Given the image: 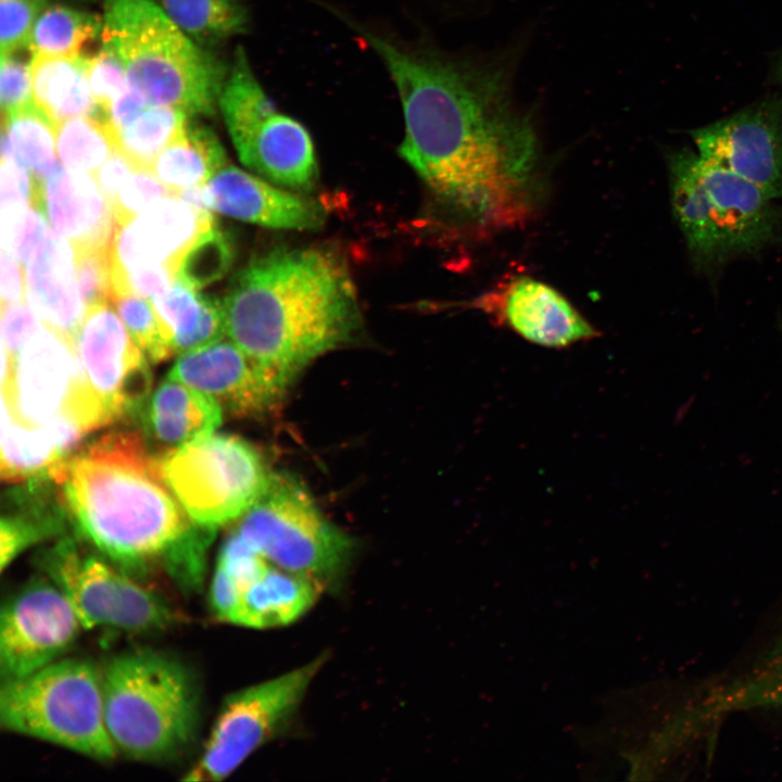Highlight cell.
Returning <instances> with one entry per match:
<instances>
[{
	"label": "cell",
	"mask_w": 782,
	"mask_h": 782,
	"mask_svg": "<svg viewBox=\"0 0 782 782\" xmlns=\"http://www.w3.org/2000/svg\"><path fill=\"white\" fill-rule=\"evenodd\" d=\"M216 223L212 211L176 197L155 202L123 226L112 241L114 276L149 266L167 267L175 276L200 234Z\"/></svg>",
	"instance_id": "obj_18"
},
{
	"label": "cell",
	"mask_w": 782,
	"mask_h": 782,
	"mask_svg": "<svg viewBox=\"0 0 782 782\" xmlns=\"http://www.w3.org/2000/svg\"><path fill=\"white\" fill-rule=\"evenodd\" d=\"M759 708L782 709V635L749 670L690 703L673 722L690 740L730 712Z\"/></svg>",
	"instance_id": "obj_25"
},
{
	"label": "cell",
	"mask_w": 782,
	"mask_h": 782,
	"mask_svg": "<svg viewBox=\"0 0 782 782\" xmlns=\"http://www.w3.org/2000/svg\"><path fill=\"white\" fill-rule=\"evenodd\" d=\"M27 300L49 329L75 343L85 315L78 291L71 244L49 228L25 265Z\"/></svg>",
	"instance_id": "obj_24"
},
{
	"label": "cell",
	"mask_w": 782,
	"mask_h": 782,
	"mask_svg": "<svg viewBox=\"0 0 782 782\" xmlns=\"http://www.w3.org/2000/svg\"><path fill=\"white\" fill-rule=\"evenodd\" d=\"M77 535L135 577L163 569L193 520L138 431H114L56 470Z\"/></svg>",
	"instance_id": "obj_3"
},
{
	"label": "cell",
	"mask_w": 782,
	"mask_h": 782,
	"mask_svg": "<svg viewBox=\"0 0 782 782\" xmlns=\"http://www.w3.org/2000/svg\"><path fill=\"white\" fill-rule=\"evenodd\" d=\"M101 39L121 56L130 86L151 105L212 116L229 70L153 0H104Z\"/></svg>",
	"instance_id": "obj_6"
},
{
	"label": "cell",
	"mask_w": 782,
	"mask_h": 782,
	"mask_svg": "<svg viewBox=\"0 0 782 782\" xmlns=\"http://www.w3.org/2000/svg\"><path fill=\"white\" fill-rule=\"evenodd\" d=\"M25 267L11 254L1 252V306L27 301Z\"/></svg>",
	"instance_id": "obj_47"
},
{
	"label": "cell",
	"mask_w": 782,
	"mask_h": 782,
	"mask_svg": "<svg viewBox=\"0 0 782 782\" xmlns=\"http://www.w3.org/2000/svg\"><path fill=\"white\" fill-rule=\"evenodd\" d=\"M134 169L131 164L116 151L93 176L109 203Z\"/></svg>",
	"instance_id": "obj_49"
},
{
	"label": "cell",
	"mask_w": 782,
	"mask_h": 782,
	"mask_svg": "<svg viewBox=\"0 0 782 782\" xmlns=\"http://www.w3.org/2000/svg\"><path fill=\"white\" fill-rule=\"evenodd\" d=\"M103 29L99 15L65 5L47 7L39 15L29 41L31 54L74 56Z\"/></svg>",
	"instance_id": "obj_34"
},
{
	"label": "cell",
	"mask_w": 782,
	"mask_h": 782,
	"mask_svg": "<svg viewBox=\"0 0 782 782\" xmlns=\"http://www.w3.org/2000/svg\"><path fill=\"white\" fill-rule=\"evenodd\" d=\"M688 134L703 160L782 200V92Z\"/></svg>",
	"instance_id": "obj_16"
},
{
	"label": "cell",
	"mask_w": 782,
	"mask_h": 782,
	"mask_svg": "<svg viewBox=\"0 0 782 782\" xmlns=\"http://www.w3.org/2000/svg\"><path fill=\"white\" fill-rule=\"evenodd\" d=\"M37 565L65 595L84 629L109 627L146 633L163 630L176 620L157 594L114 564L83 552L67 534L43 550Z\"/></svg>",
	"instance_id": "obj_10"
},
{
	"label": "cell",
	"mask_w": 782,
	"mask_h": 782,
	"mask_svg": "<svg viewBox=\"0 0 782 782\" xmlns=\"http://www.w3.org/2000/svg\"><path fill=\"white\" fill-rule=\"evenodd\" d=\"M80 629L76 611L53 582L46 578L27 583L1 608V681L28 676L60 659Z\"/></svg>",
	"instance_id": "obj_15"
},
{
	"label": "cell",
	"mask_w": 782,
	"mask_h": 782,
	"mask_svg": "<svg viewBox=\"0 0 782 782\" xmlns=\"http://www.w3.org/2000/svg\"><path fill=\"white\" fill-rule=\"evenodd\" d=\"M1 153L11 155L34 180L43 181L59 165L56 124L35 102L2 114Z\"/></svg>",
	"instance_id": "obj_31"
},
{
	"label": "cell",
	"mask_w": 782,
	"mask_h": 782,
	"mask_svg": "<svg viewBox=\"0 0 782 782\" xmlns=\"http://www.w3.org/2000/svg\"><path fill=\"white\" fill-rule=\"evenodd\" d=\"M191 118L157 156L151 171L172 197L181 190L205 185L228 164L226 151L216 134Z\"/></svg>",
	"instance_id": "obj_30"
},
{
	"label": "cell",
	"mask_w": 782,
	"mask_h": 782,
	"mask_svg": "<svg viewBox=\"0 0 782 782\" xmlns=\"http://www.w3.org/2000/svg\"><path fill=\"white\" fill-rule=\"evenodd\" d=\"M34 102L30 62L17 59L15 53L1 54L0 105L2 114Z\"/></svg>",
	"instance_id": "obj_44"
},
{
	"label": "cell",
	"mask_w": 782,
	"mask_h": 782,
	"mask_svg": "<svg viewBox=\"0 0 782 782\" xmlns=\"http://www.w3.org/2000/svg\"><path fill=\"white\" fill-rule=\"evenodd\" d=\"M73 253L76 282L85 310L98 303L112 304L115 298L112 242Z\"/></svg>",
	"instance_id": "obj_38"
},
{
	"label": "cell",
	"mask_w": 782,
	"mask_h": 782,
	"mask_svg": "<svg viewBox=\"0 0 782 782\" xmlns=\"http://www.w3.org/2000/svg\"><path fill=\"white\" fill-rule=\"evenodd\" d=\"M157 459L190 518L216 529L242 517L272 475L250 443L230 434L213 433Z\"/></svg>",
	"instance_id": "obj_11"
},
{
	"label": "cell",
	"mask_w": 782,
	"mask_h": 782,
	"mask_svg": "<svg viewBox=\"0 0 782 782\" xmlns=\"http://www.w3.org/2000/svg\"><path fill=\"white\" fill-rule=\"evenodd\" d=\"M194 42L211 48L245 31L248 14L235 0H153Z\"/></svg>",
	"instance_id": "obj_33"
},
{
	"label": "cell",
	"mask_w": 782,
	"mask_h": 782,
	"mask_svg": "<svg viewBox=\"0 0 782 782\" xmlns=\"http://www.w3.org/2000/svg\"><path fill=\"white\" fill-rule=\"evenodd\" d=\"M216 566L226 572L242 594L270 564L236 531L224 542Z\"/></svg>",
	"instance_id": "obj_43"
},
{
	"label": "cell",
	"mask_w": 782,
	"mask_h": 782,
	"mask_svg": "<svg viewBox=\"0 0 782 782\" xmlns=\"http://www.w3.org/2000/svg\"><path fill=\"white\" fill-rule=\"evenodd\" d=\"M112 305L150 362L161 363L175 355L150 299L128 292L116 297Z\"/></svg>",
	"instance_id": "obj_37"
},
{
	"label": "cell",
	"mask_w": 782,
	"mask_h": 782,
	"mask_svg": "<svg viewBox=\"0 0 782 782\" xmlns=\"http://www.w3.org/2000/svg\"><path fill=\"white\" fill-rule=\"evenodd\" d=\"M219 109L242 164L275 185L300 191L316 185L318 167L308 131L276 109L256 77L234 80Z\"/></svg>",
	"instance_id": "obj_13"
},
{
	"label": "cell",
	"mask_w": 782,
	"mask_h": 782,
	"mask_svg": "<svg viewBox=\"0 0 782 782\" xmlns=\"http://www.w3.org/2000/svg\"><path fill=\"white\" fill-rule=\"evenodd\" d=\"M49 230L43 214L31 205L1 211L2 249L24 267Z\"/></svg>",
	"instance_id": "obj_39"
},
{
	"label": "cell",
	"mask_w": 782,
	"mask_h": 782,
	"mask_svg": "<svg viewBox=\"0 0 782 782\" xmlns=\"http://www.w3.org/2000/svg\"><path fill=\"white\" fill-rule=\"evenodd\" d=\"M163 333L175 354H184L225 338L223 301L201 294L179 280L162 295L151 300Z\"/></svg>",
	"instance_id": "obj_29"
},
{
	"label": "cell",
	"mask_w": 782,
	"mask_h": 782,
	"mask_svg": "<svg viewBox=\"0 0 782 782\" xmlns=\"http://www.w3.org/2000/svg\"><path fill=\"white\" fill-rule=\"evenodd\" d=\"M669 194L693 269L715 280L732 261L782 241V206L688 147L668 151Z\"/></svg>",
	"instance_id": "obj_4"
},
{
	"label": "cell",
	"mask_w": 782,
	"mask_h": 782,
	"mask_svg": "<svg viewBox=\"0 0 782 782\" xmlns=\"http://www.w3.org/2000/svg\"><path fill=\"white\" fill-rule=\"evenodd\" d=\"M777 325H778V329H779L780 332L782 333V317H780V318L778 319Z\"/></svg>",
	"instance_id": "obj_51"
},
{
	"label": "cell",
	"mask_w": 782,
	"mask_h": 782,
	"mask_svg": "<svg viewBox=\"0 0 782 782\" xmlns=\"http://www.w3.org/2000/svg\"><path fill=\"white\" fill-rule=\"evenodd\" d=\"M223 305L227 337L291 380L361 326L345 265L320 248L276 247L254 256L232 277Z\"/></svg>",
	"instance_id": "obj_2"
},
{
	"label": "cell",
	"mask_w": 782,
	"mask_h": 782,
	"mask_svg": "<svg viewBox=\"0 0 782 782\" xmlns=\"http://www.w3.org/2000/svg\"><path fill=\"white\" fill-rule=\"evenodd\" d=\"M150 105L140 91L129 86L110 104L104 122L115 131L134 119L146 106Z\"/></svg>",
	"instance_id": "obj_48"
},
{
	"label": "cell",
	"mask_w": 782,
	"mask_h": 782,
	"mask_svg": "<svg viewBox=\"0 0 782 782\" xmlns=\"http://www.w3.org/2000/svg\"><path fill=\"white\" fill-rule=\"evenodd\" d=\"M56 149L63 166L91 176L117 151L110 126L96 116H78L60 123Z\"/></svg>",
	"instance_id": "obj_35"
},
{
	"label": "cell",
	"mask_w": 782,
	"mask_h": 782,
	"mask_svg": "<svg viewBox=\"0 0 782 782\" xmlns=\"http://www.w3.org/2000/svg\"><path fill=\"white\" fill-rule=\"evenodd\" d=\"M167 376L210 396L223 413L235 417H261L274 411L293 381L230 339L180 354Z\"/></svg>",
	"instance_id": "obj_17"
},
{
	"label": "cell",
	"mask_w": 782,
	"mask_h": 782,
	"mask_svg": "<svg viewBox=\"0 0 782 782\" xmlns=\"http://www.w3.org/2000/svg\"><path fill=\"white\" fill-rule=\"evenodd\" d=\"M75 348L106 424L133 417L151 392L152 373L147 356L111 303L85 310Z\"/></svg>",
	"instance_id": "obj_14"
},
{
	"label": "cell",
	"mask_w": 782,
	"mask_h": 782,
	"mask_svg": "<svg viewBox=\"0 0 782 782\" xmlns=\"http://www.w3.org/2000/svg\"><path fill=\"white\" fill-rule=\"evenodd\" d=\"M222 417L210 396L167 376L131 418L152 455L162 458L213 434Z\"/></svg>",
	"instance_id": "obj_22"
},
{
	"label": "cell",
	"mask_w": 782,
	"mask_h": 782,
	"mask_svg": "<svg viewBox=\"0 0 782 782\" xmlns=\"http://www.w3.org/2000/svg\"><path fill=\"white\" fill-rule=\"evenodd\" d=\"M325 661H313L226 697L204 748L182 778L222 781L291 719Z\"/></svg>",
	"instance_id": "obj_12"
},
{
	"label": "cell",
	"mask_w": 782,
	"mask_h": 782,
	"mask_svg": "<svg viewBox=\"0 0 782 782\" xmlns=\"http://www.w3.org/2000/svg\"><path fill=\"white\" fill-rule=\"evenodd\" d=\"M477 306L522 339L544 348H567L598 336L556 289L531 277H515L481 297Z\"/></svg>",
	"instance_id": "obj_19"
},
{
	"label": "cell",
	"mask_w": 782,
	"mask_h": 782,
	"mask_svg": "<svg viewBox=\"0 0 782 782\" xmlns=\"http://www.w3.org/2000/svg\"><path fill=\"white\" fill-rule=\"evenodd\" d=\"M368 41L401 100L400 155L434 199L478 232L526 218L538 143L510 104L503 70L419 55L371 34Z\"/></svg>",
	"instance_id": "obj_1"
},
{
	"label": "cell",
	"mask_w": 782,
	"mask_h": 782,
	"mask_svg": "<svg viewBox=\"0 0 782 782\" xmlns=\"http://www.w3.org/2000/svg\"><path fill=\"white\" fill-rule=\"evenodd\" d=\"M48 0H0V51L12 54L29 46L34 26Z\"/></svg>",
	"instance_id": "obj_42"
},
{
	"label": "cell",
	"mask_w": 782,
	"mask_h": 782,
	"mask_svg": "<svg viewBox=\"0 0 782 782\" xmlns=\"http://www.w3.org/2000/svg\"><path fill=\"white\" fill-rule=\"evenodd\" d=\"M235 256L230 237L217 222L199 235L185 253L176 279L193 290H200L222 278Z\"/></svg>",
	"instance_id": "obj_36"
},
{
	"label": "cell",
	"mask_w": 782,
	"mask_h": 782,
	"mask_svg": "<svg viewBox=\"0 0 782 782\" xmlns=\"http://www.w3.org/2000/svg\"><path fill=\"white\" fill-rule=\"evenodd\" d=\"M323 589L312 579L270 565L242 592L229 623L252 629L290 625L315 604Z\"/></svg>",
	"instance_id": "obj_27"
},
{
	"label": "cell",
	"mask_w": 782,
	"mask_h": 782,
	"mask_svg": "<svg viewBox=\"0 0 782 782\" xmlns=\"http://www.w3.org/2000/svg\"><path fill=\"white\" fill-rule=\"evenodd\" d=\"M27 301L1 306L2 356L17 354L42 326Z\"/></svg>",
	"instance_id": "obj_45"
},
{
	"label": "cell",
	"mask_w": 782,
	"mask_h": 782,
	"mask_svg": "<svg viewBox=\"0 0 782 782\" xmlns=\"http://www.w3.org/2000/svg\"><path fill=\"white\" fill-rule=\"evenodd\" d=\"M33 207L73 252L111 243L116 223L94 177L59 164L38 187Z\"/></svg>",
	"instance_id": "obj_21"
},
{
	"label": "cell",
	"mask_w": 782,
	"mask_h": 782,
	"mask_svg": "<svg viewBox=\"0 0 782 782\" xmlns=\"http://www.w3.org/2000/svg\"><path fill=\"white\" fill-rule=\"evenodd\" d=\"M771 72L773 80L782 85V52L775 58Z\"/></svg>",
	"instance_id": "obj_50"
},
{
	"label": "cell",
	"mask_w": 782,
	"mask_h": 782,
	"mask_svg": "<svg viewBox=\"0 0 782 782\" xmlns=\"http://www.w3.org/2000/svg\"><path fill=\"white\" fill-rule=\"evenodd\" d=\"M1 400V412L24 428H39L61 415L88 432L106 426L75 343L43 325L17 354L2 356Z\"/></svg>",
	"instance_id": "obj_9"
},
{
	"label": "cell",
	"mask_w": 782,
	"mask_h": 782,
	"mask_svg": "<svg viewBox=\"0 0 782 782\" xmlns=\"http://www.w3.org/2000/svg\"><path fill=\"white\" fill-rule=\"evenodd\" d=\"M237 532L270 565L323 588L339 583L355 551L354 540L329 521L303 484L288 474L272 472Z\"/></svg>",
	"instance_id": "obj_8"
},
{
	"label": "cell",
	"mask_w": 782,
	"mask_h": 782,
	"mask_svg": "<svg viewBox=\"0 0 782 782\" xmlns=\"http://www.w3.org/2000/svg\"><path fill=\"white\" fill-rule=\"evenodd\" d=\"M34 191L33 177L26 168L5 153H1V210L30 205Z\"/></svg>",
	"instance_id": "obj_46"
},
{
	"label": "cell",
	"mask_w": 782,
	"mask_h": 782,
	"mask_svg": "<svg viewBox=\"0 0 782 782\" xmlns=\"http://www.w3.org/2000/svg\"><path fill=\"white\" fill-rule=\"evenodd\" d=\"M3 495L0 520V569L25 550L66 535L71 515L60 482L45 475L15 483Z\"/></svg>",
	"instance_id": "obj_23"
},
{
	"label": "cell",
	"mask_w": 782,
	"mask_h": 782,
	"mask_svg": "<svg viewBox=\"0 0 782 782\" xmlns=\"http://www.w3.org/2000/svg\"><path fill=\"white\" fill-rule=\"evenodd\" d=\"M89 58L33 54L30 61L33 97L56 126L78 116H96L101 119L90 88Z\"/></svg>",
	"instance_id": "obj_28"
},
{
	"label": "cell",
	"mask_w": 782,
	"mask_h": 782,
	"mask_svg": "<svg viewBox=\"0 0 782 782\" xmlns=\"http://www.w3.org/2000/svg\"><path fill=\"white\" fill-rule=\"evenodd\" d=\"M88 74L92 96L104 119L112 101L129 86L125 65L108 41L102 40L99 51L89 58Z\"/></svg>",
	"instance_id": "obj_41"
},
{
	"label": "cell",
	"mask_w": 782,
	"mask_h": 782,
	"mask_svg": "<svg viewBox=\"0 0 782 782\" xmlns=\"http://www.w3.org/2000/svg\"><path fill=\"white\" fill-rule=\"evenodd\" d=\"M88 431L68 415L39 428H24L1 412L2 480L18 483L50 475L63 464Z\"/></svg>",
	"instance_id": "obj_26"
},
{
	"label": "cell",
	"mask_w": 782,
	"mask_h": 782,
	"mask_svg": "<svg viewBox=\"0 0 782 782\" xmlns=\"http://www.w3.org/2000/svg\"><path fill=\"white\" fill-rule=\"evenodd\" d=\"M101 678L104 720L117 753L163 761L193 742L200 694L180 660L149 648L122 652L104 663Z\"/></svg>",
	"instance_id": "obj_5"
},
{
	"label": "cell",
	"mask_w": 782,
	"mask_h": 782,
	"mask_svg": "<svg viewBox=\"0 0 782 782\" xmlns=\"http://www.w3.org/2000/svg\"><path fill=\"white\" fill-rule=\"evenodd\" d=\"M0 723L96 760L118 754L104 720L101 667L87 659L60 658L1 681Z\"/></svg>",
	"instance_id": "obj_7"
},
{
	"label": "cell",
	"mask_w": 782,
	"mask_h": 782,
	"mask_svg": "<svg viewBox=\"0 0 782 782\" xmlns=\"http://www.w3.org/2000/svg\"><path fill=\"white\" fill-rule=\"evenodd\" d=\"M202 198L212 212L268 228L312 230L326 220L325 207L318 201L280 189L230 164L202 186Z\"/></svg>",
	"instance_id": "obj_20"
},
{
	"label": "cell",
	"mask_w": 782,
	"mask_h": 782,
	"mask_svg": "<svg viewBox=\"0 0 782 782\" xmlns=\"http://www.w3.org/2000/svg\"><path fill=\"white\" fill-rule=\"evenodd\" d=\"M189 115L176 108L148 105L113 131L117 151L137 171L151 172L162 151L181 131Z\"/></svg>",
	"instance_id": "obj_32"
},
{
	"label": "cell",
	"mask_w": 782,
	"mask_h": 782,
	"mask_svg": "<svg viewBox=\"0 0 782 782\" xmlns=\"http://www.w3.org/2000/svg\"><path fill=\"white\" fill-rule=\"evenodd\" d=\"M172 197L151 172L134 169L110 201L116 226H123L163 198Z\"/></svg>",
	"instance_id": "obj_40"
}]
</instances>
